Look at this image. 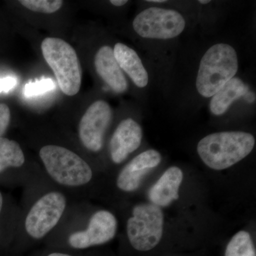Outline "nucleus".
<instances>
[{
  "instance_id": "obj_1",
  "label": "nucleus",
  "mask_w": 256,
  "mask_h": 256,
  "mask_svg": "<svg viewBox=\"0 0 256 256\" xmlns=\"http://www.w3.org/2000/svg\"><path fill=\"white\" fill-rule=\"evenodd\" d=\"M256 144L252 133L224 131L212 133L197 144L198 156L210 169L224 170L242 161L250 154Z\"/></svg>"
},
{
  "instance_id": "obj_2",
  "label": "nucleus",
  "mask_w": 256,
  "mask_h": 256,
  "mask_svg": "<svg viewBox=\"0 0 256 256\" xmlns=\"http://www.w3.org/2000/svg\"><path fill=\"white\" fill-rule=\"evenodd\" d=\"M236 50L229 44L212 45L202 56L195 82L198 95L210 99L238 73Z\"/></svg>"
},
{
  "instance_id": "obj_3",
  "label": "nucleus",
  "mask_w": 256,
  "mask_h": 256,
  "mask_svg": "<svg viewBox=\"0 0 256 256\" xmlns=\"http://www.w3.org/2000/svg\"><path fill=\"white\" fill-rule=\"evenodd\" d=\"M42 52L46 63L53 70L60 90L74 96L82 86V70L75 50L62 38L48 37L42 43Z\"/></svg>"
},
{
  "instance_id": "obj_4",
  "label": "nucleus",
  "mask_w": 256,
  "mask_h": 256,
  "mask_svg": "<svg viewBox=\"0 0 256 256\" xmlns=\"http://www.w3.org/2000/svg\"><path fill=\"white\" fill-rule=\"evenodd\" d=\"M186 28V20L178 10L152 6L138 13L132 28L141 38L152 41H170L180 36Z\"/></svg>"
},
{
  "instance_id": "obj_5",
  "label": "nucleus",
  "mask_w": 256,
  "mask_h": 256,
  "mask_svg": "<svg viewBox=\"0 0 256 256\" xmlns=\"http://www.w3.org/2000/svg\"><path fill=\"white\" fill-rule=\"evenodd\" d=\"M46 171L56 182L66 186H82L92 180V168L78 154L63 146H46L40 152Z\"/></svg>"
},
{
  "instance_id": "obj_6",
  "label": "nucleus",
  "mask_w": 256,
  "mask_h": 256,
  "mask_svg": "<svg viewBox=\"0 0 256 256\" xmlns=\"http://www.w3.org/2000/svg\"><path fill=\"white\" fill-rule=\"evenodd\" d=\"M164 214L152 203L134 206L128 220L127 235L131 246L139 252H148L158 245L163 236Z\"/></svg>"
},
{
  "instance_id": "obj_7",
  "label": "nucleus",
  "mask_w": 256,
  "mask_h": 256,
  "mask_svg": "<svg viewBox=\"0 0 256 256\" xmlns=\"http://www.w3.org/2000/svg\"><path fill=\"white\" fill-rule=\"evenodd\" d=\"M65 196L60 192H50L42 196L28 212L25 228L32 238L40 239L56 226L65 210Z\"/></svg>"
},
{
  "instance_id": "obj_8",
  "label": "nucleus",
  "mask_w": 256,
  "mask_h": 256,
  "mask_svg": "<svg viewBox=\"0 0 256 256\" xmlns=\"http://www.w3.org/2000/svg\"><path fill=\"white\" fill-rule=\"evenodd\" d=\"M112 116V108L104 100L95 101L86 111L80 120L78 132L80 141L88 150H101Z\"/></svg>"
},
{
  "instance_id": "obj_9",
  "label": "nucleus",
  "mask_w": 256,
  "mask_h": 256,
  "mask_svg": "<svg viewBox=\"0 0 256 256\" xmlns=\"http://www.w3.org/2000/svg\"><path fill=\"white\" fill-rule=\"evenodd\" d=\"M117 227V220L112 213L99 210L92 216L86 230L70 236L69 244L77 249L102 245L114 238Z\"/></svg>"
},
{
  "instance_id": "obj_10",
  "label": "nucleus",
  "mask_w": 256,
  "mask_h": 256,
  "mask_svg": "<svg viewBox=\"0 0 256 256\" xmlns=\"http://www.w3.org/2000/svg\"><path fill=\"white\" fill-rule=\"evenodd\" d=\"M142 138V128L138 121L132 118L120 121L109 142L112 161L116 164L124 162L140 146Z\"/></svg>"
},
{
  "instance_id": "obj_11",
  "label": "nucleus",
  "mask_w": 256,
  "mask_h": 256,
  "mask_svg": "<svg viewBox=\"0 0 256 256\" xmlns=\"http://www.w3.org/2000/svg\"><path fill=\"white\" fill-rule=\"evenodd\" d=\"M162 156L156 150L141 152L124 166L117 178V186L122 191H136L140 186L143 178L152 170L159 166Z\"/></svg>"
},
{
  "instance_id": "obj_12",
  "label": "nucleus",
  "mask_w": 256,
  "mask_h": 256,
  "mask_svg": "<svg viewBox=\"0 0 256 256\" xmlns=\"http://www.w3.org/2000/svg\"><path fill=\"white\" fill-rule=\"evenodd\" d=\"M94 66L98 76L116 94L128 92L129 84L114 58V48L104 45L98 48L94 57Z\"/></svg>"
},
{
  "instance_id": "obj_13",
  "label": "nucleus",
  "mask_w": 256,
  "mask_h": 256,
  "mask_svg": "<svg viewBox=\"0 0 256 256\" xmlns=\"http://www.w3.org/2000/svg\"><path fill=\"white\" fill-rule=\"evenodd\" d=\"M114 58L124 74L139 89H146L150 84V74L138 52L124 43L114 47Z\"/></svg>"
},
{
  "instance_id": "obj_14",
  "label": "nucleus",
  "mask_w": 256,
  "mask_h": 256,
  "mask_svg": "<svg viewBox=\"0 0 256 256\" xmlns=\"http://www.w3.org/2000/svg\"><path fill=\"white\" fill-rule=\"evenodd\" d=\"M183 176L182 171L178 166L168 168L148 192L151 203L161 208L178 200Z\"/></svg>"
},
{
  "instance_id": "obj_15",
  "label": "nucleus",
  "mask_w": 256,
  "mask_h": 256,
  "mask_svg": "<svg viewBox=\"0 0 256 256\" xmlns=\"http://www.w3.org/2000/svg\"><path fill=\"white\" fill-rule=\"evenodd\" d=\"M248 92L249 87L246 82L239 77H234L210 98V114L216 117L223 116L236 102L247 96Z\"/></svg>"
},
{
  "instance_id": "obj_16",
  "label": "nucleus",
  "mask_w": 256,
  "mask_h": 256,
  "mask_svg": "<svg viewBox=\"0 0 256 256\" xmlns=\"http://www.w3.org/2000/svg\"><path fill=\"white\" fill-rule=\"evenodd\" d=\"M24 161V154L18 142L0 138V173L11 166L20 168Z\"/></svg>"
},
{
  "instance_id": "obj_17",
  "label": "nucleus",
  "mask_w": 256,
  "mask_h": 256,
  "mask_svg": "<svg viewBox=\"0 0 256 256\" xmlns=\"http://www.w3.org/2000/svg\"><path fill=\"white\" fill-rule=\"evenodd\" d=\"M225 256H256L250 234L240 230L235 234L227 245Z\"/></svg>"
},
{
  "instance_id": "obj_18",
  "label": "nucleus",
  "mask_w": 256,
  "mask_h": 256,
  "mask_svg": "<svg viewBox=\"0 0 256 256\" xmlns=\"http://www.w3.org/2000/svg\"><path fill=\"white\" fill-rule=\"evenodd\" d=\"M20 3L35 12L52 14L60 9L64 2L62 0H21Z\"/></svg>"
},
{
  "instance_id": "obj_19",
  "label": "nucleus",
  "mask_w": 256,
  "mask_h": 256,
  "mask_svg": "<svg viewBox=\"0 0 256 256\" xmlns=\"http://www.w3.org/2000/svg\"><path fill=\"white\" fill-rule=\"evenodd\" d=\"M56 85L50 78H44L35 82H28L24 88V95L26 97L38 96L54 89Z\"/></svg>"
},
{
  "instance_id": "obj_20",
  "label": "nucleus",
  "mask_w": 256,
  "mask_h": 256,
  "mask_svg": "<svg viewBox=\"0 0 256 256\" xmlns=\"http://www.w3.org/2000/svg\"><path fill=\"white\" fill-rule=\"evenodd\" d=\"M11 112L10 108L4 104H0V138L6 132L9 126Z\"/></svg>"
},
{
  "instance_id": "obj_21",
  "label": "nucleus",
  "mask_w": 256,
  "mask_h": 256,
  "mask_svg": "<svg viewBox=\"0 0 256 256\" xmlns=\"http://www.w3.org/2000/svg\"><path fill=\"white\" fill-rule=\"evenodd\" d=\"M18 79L14 77L8 76L0 78V92H8L16 86Z\"/></svg>"
},
{
  "instance_id": "obj_22",
  "label": "nucleus",
  "mask_w": 256,
  "mask_h": 256,
  "mask_svg": "<svg viewBox=\"0 0 256 256\" xmlns=\"http://www.w3.org/2000/svg\"><path fill=\"white\" fill-rule=\"evenodd\" d=\"M111 4L116 6H122L124 5L127 4L128 1L127 0H111L110 1Z\"/></svg>"
},
{
  "instance_id": "obj_23",
  "label": "nucleus",
  "mask_w": 256,
  "mask_h": 256,
  "mask_svg": "<svg viewBox=\"0 0 256 256\" xmlns=\"http://www.w3.org/2000/svg\"><path fill=\"white\" fill-rule=\"evenodd\" d=\"M146 2L152 3V4H163V3L166 2V1H164V0H151V1H146Z\"/></svg>"
},
{
  "instance_id": "obj_24",
  "label": "nucleus",
  "mask_w": 256,
  "mask_h": 256,
  "mask_svg": "<svg viewBox=\"0 0 256 256\" xmlns=\"http://www.w3.org/2000/svg\"><path fill=\"white\" fill-rule=\"evenodd\" d=\"M48 256H72L67 255L65 254H60V252H54V254H50Z\"/></svg>"
},
{
  "instance_id": "obj_25",
  "label": "nucleus",
  "mask_w": 256,
  "mask_h": 256,
  "mask_svg": "<svg viewBox=\"0 0 256 256\" xmlns=\"http://www.w3.org/2000/svg\"><path fill=\"white\" fill-rule=\"evenodd\" d=\"M2 196L1 193H0V213H1L2 208Z\"/></svg>"
},
{
  "instance_id": "obj_26",
  "label": "nucleus",
  "mask_w": 256,
  "mask_h": 256,
  "mask_svg": "<svg viewBox=\"0 0 256 256\" xmlns=\"http://www.w3.org/2000/svg\"><path fill=\"white\" fill-rule=\"evenodd\" d=\"M198 2L201 3L202 4H207L210 2V1H200Z\"/></svg>"
}]
</instances>
